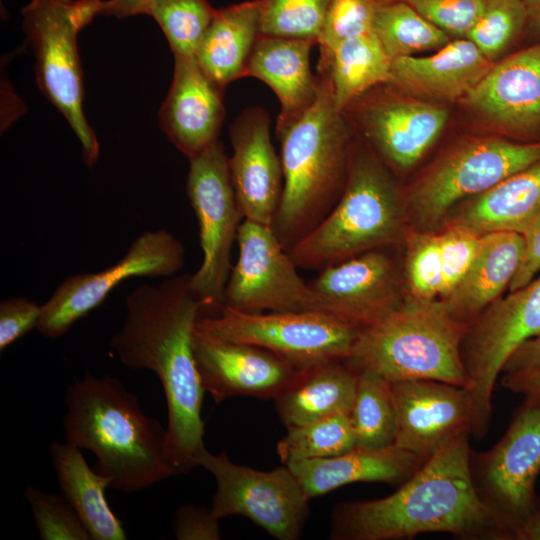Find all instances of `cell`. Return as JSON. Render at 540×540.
I'll return each mask as SVG.
<instances>
[{"label":"cell","mask_w":540,"mask_h":540,"mask_svg":"<svg viewBox=\"0 0 540 540\" xmlns=\"http://www.w3.org/2000/svg\"><path fill=\"white\" fill-rule=\"evenodd\" d=\"M373 32L392 61L438 50L452 40L447 32L402 1L378 3Z\"/></svg>","instance_id":"cell-32"},{"label":"cell","mask_w":540,"mask_h":540,"mask_svg":"<svg viewBox=\"0 0 540 540\" xmlns=\"http://www.w3.org/2000/svg\"><path fill=\"white\" fill-rule=\"evenodd\" d=\"M438 236L442 266V292L439 299H442L457 286L471 266L481 236L454 224L443 225Z\"/></svg>","instance_id":"cell-41"},{"label":"cell","mask_w":540,"mask_h":540,"mask_svg":"<svg viewBox=\"0 0 540 540\" xmlns=\"http://www.w3.org/2000/svg\"><path fill=\"white\" fill-rule=\"evenodd\" d=\"M186 190L198 221L203 253L200 267L190 275V287L204 309L217 313L224 306L232 268L231 249L244 219L232 186L228 157L219 139L189 158Z\"/></svg>","instance_id":"cell-12"},{"label":"cell","mask_w":540,"mask_h":540,"mask_svg":"<svg viewBox=\"0 0 540 540\" xmlns=\"http://www.w3.org/2000/svg\"><path fill=\"white\" fill-rule=\"evenodd\" d=\"M316 42L260 34L247 62L245 76L266 83L279 99L276 127L295 120L316 100L319 77L310 68Z\"/></svg>","instance_id":"cell-25"},{"label":"cell","mask_w":540,"mask_h":540,"mask_svg":"<svg viewBox=\"0 0 540 540\" xmlns=\"http://www.w3.org/2000/svg\"><path fill=\"white\" fill-rule=\"evenodd\" d=\"M24 496L42 540H90L79 515L64 495L47 493L28 484Z\"/></svg>","instance_id":"cell-39"},{"label":"cell","mask_w":540,"mask_h":540,"mask_svg":"<svg viewBox=\"0 0 540 540\" xmlns=\"http://www.w3.org/2000/svg\"><path fill=\"white\" fill-rule=\"evenodd\" d=\"M524 256L523 236L498 231L481 236L478 252L457 286L440 299L467 327L509 286Z\"/></svg>","instance_id":"cell-26"},{"label":"cell","mask_w":540,"mask_h":540,"mask_svg":"<svg viewBox=\"0 0 540 540\" xmlns=\"http://www.w3.org/2000/svg\"><path fill=\"white\" fill-rule=\"evenodd\" d=\"M41 305L25 297H11L0 303V351L37 329Z\"/></svg>","instance_id":"cell-43"},{"label":"cell","mask_w":540,"mask_h":540,"mask_svg":"<svg viewBox=\"0 0 540 540\" xmlns=\"http://www.w3.org/2000/svg\"><path fill=\"white\" fill-rule=\"evenodd\" d=\"M376 0H331L317 41L320 59L342 41L373 31Z\"/></svg>","instance_id":"cell-40"},{"label":"cell","mask_w":540,"mask_h":540,"mask_svg":"<svg viewBox=\"0 0 540 540\" xmlns=\"http://www.w3.org/2000/svg\"><path fill=\"white\" fill-rule=\"evenodd\" d=\"M307 285V310L359 330L380 321L405 298L396 264L384 248L327 266Z\"/></svg>","instance_id":"cell-16"},{"label":"cell","mask_w":540,"mask_h":540,"mask_svg":"<svg viewBox=\"0 0 540 540\" xmlns=\"http://www.w3.org/2000/svg\"><path fill=\"white\" fill-rule=\"evenodd\" d=\"M404 281L408 296L439 299L442 266L438 231L408 230L405 238Z\"/></svg>","instance_id":"cell-37"},{"label":"cell","mask_w":540,"mask_h":540,"mask_svg":"<svg viewBox=\"0 0 540 540\" xmlns=\"http://www.w3.org/2000/svg\"><path fill=\"white\" fill-rule=\"evenodd\" d=\"M286 428V435L277 444L278 455L285 465L337 456L356 446L348 413Z\"/></svg>","instance_id":"cell-34"},{"label":"cell","mask_w":540,"mask_h":540,"mask_svg":"<svg viewBox=\"0 0 540 540\" xmlns=\"http://www.w3.org/2000/svg\"><path fill=\"white\" fill-rule=\"evenodd\" d=\"M519 540H540V502L524 524Z\"/></svg>","instance_id":"cell-49"},{"label":"cell","mask_w":540,"mask_h":540,"mask_svg":"<svg viewBox=\"0 0 540 540\" xmlns=\"http://www.w3.org/2000/svg\"><path fill=\"white\" fill-rule=\"evenodd\" d=\"M196 327L219 338L263 348L297 368L345 360L360 330L313 310L243 312L223 306Z\"/></svg>","instance_id":"cell-10"},{"label":"cell","mask_w":540,"mask_h":540,"mask_svg":"<svg viewBox=\"0 0 540 540\" xmlns=\"http://www.w3.org/2000/svg\"><path fill=\"white\" fill-rule=\"evenodd\" d=\"M220 519L211 508L196 504L178 507L173 520V531L178 540H219Z\"/></svg>","instance_id":"cell-44"},{"label":"cell","mask_w":540,"mask_h":540,"mask_svg":"<svg viewBox=\"0 0 540 540\" xmlns=\"http://www.w3.org/2000/svg\"><path fill=\"white\" fill-rule=\"evenodd\" d=\"M207 0H153L145 14L165 34L174 57L195 56L215 13Z\"/></svg>","instance_id":"cell-35"},{"label":"cell","mask_w":540,"mask_h":540,"mask_svg":"<svg viewBox=\"0 0 540 540\" xmlns=\"http://www.w3.org/2000/svg\"><path fill=\"white\" fill-rule=\"evenodd\" d=\"M524 2L528 13V23L540 30V0H524Z\"/></svg>","instance_id":"cell-50"},{"label":"cell","mask_w":540,"mask_h":540,"mask_svg":"<svg viewBox=\"0 0 540 540\" xmlns=\"http://www.w3.org/2000/svg\"><path fill=\"white\" fill-rule=\"evenodd\" d=\"M540 368V336L522 344L507 360L502 373H520Z\"/></svg>","instance_id":"cell-47"},{"label":"cell","mask_w":540,"mask_h":540,"mask_svg":"<svg viewBox=\"0 0 540 540\" xmlns=\"http://www.w3.org/2000/svg\"><path fill=\"white\" fill-rule=\"evenodd\" d=\"M101 8L102 0H31L22 9L23 30L34 49L37 85L71 126L87 166L96 162L100 148L83 112L77 37Z\"/></svg>","instance_id":"cell-7"},{"label":"cell","mask_w":540,"mask_h":540,"mask_svg":"<svg viewBox=\"0 0 540 540\" xmlns=\"http://www.w3.org/2000/svg\"><path fill=\"white\" fill-rule=\"evenodd\" d=\"M494 63L467 38H456L432 55L394 59L386 84L407 97L462 100Z\"/></svg>","instance_id":"cell-23"},{"label":"cell","mask_w":540,"mask_h":540,"mask_svg":"<svg viewBox=\"0 0 540 540\" xmlns=\"http://www.w3.org/2000/svg\"><path fill=\"white\" fill-rule=\"evenodd\" d=\"M350 418L356 446L395 445L397 420L390 382L372 372H359Z\"/></svg>","instance_id":"cell-33"},{"label":"cell","mask_w":540,"mask_h":540,"mask_svg":"<svg viewBox=\"0 0 540 540\" xmlns=\"http://www.w3.org/2000/svg\"><path fill=\"white\" fill-rule=\"evenodd\" d=\"M390 386L397 447L427 460L451 440L471 435L473 404L468 388L435 380L390 382Z\"/></svg>","instance_id":"cell-19"},{"label":"cell","mask_w":540,"mask_h":540,"mask_svg":"<svg viewBox=\"0 0 540 540\" xmlns=\"http://www.w3.org/2000/svg\"><path fill=\"white\" fill-rule=\"evenodd\" d=\"M540 336V273L523 287L489 305L466 329L461 355L470 384L471 436L489 430L495 383L510 356Z\"/></svg>","instance_id":"cell-11"},{"label":"cell","mask_w":540,"mask_h":540,"mask_svg":"<svg viewBox=\"0 0 540 540\" xmlns=\"http://www.w3.org/2000/svg\"><path fill=\"white\" fill-rule=\"evenodd\" d=\"M527 24L528 13L524 0H487L465 38L494 61Z\"/></svg>","instance_id":"cell-38"},{"label":"cell","mask_w":540,"mask_h":540,"mask_svg":"<svg viewBox=\"0 0 540 540\" xmlns=\"http://www.w3.org/2000/svg\"><path fill=\"white\" fill-rule=\"evenodd\" d=\"M466 329L440 299L407 295L387 316L360 330L343 361L357 373L372 372L389 382L435 380L468 388L461 355Z\"/></svg>","instance_id":"cell-5"},{"label":"cell","mask_w":540,"mask_h":540,"mask_svg":"<svg viewBox=\"0 0 540 540\" xmlns=\"http://www.w3.org/2000/svg\"><path fill=\"white\" fill-rule=\"evenodd\" d=\"M230 139L228 166L242 216L272 226L283 192V169L272 144L267 111L260 107L243 111L230 128Z\"/></svg>","instance_id":"cell-20"},{"label":"cell","mask_w":540,"mask_h":540,"mask_svg":"<svg viewBox=\"0 0 540 540\" xmlns=\"http://www.w3.org/2000/svg\"><path fill=\"white\" fill-rule=\"evenodd\" d=\"M174 58L173 79L159 118L166 136L189 159L219 139L223 89L204 73L195 56Z\"/></svg>","instance_id":"cell-21"},{"label":"cell","mask_w":540,"mask_h":540,"mask_svg":"<svg viewBox=\"0 0 540 540\" xmlns=\"http://www.w3.org/2000/svg\"><path fill=\"white\" fill-rule=\"evenodd\" d=\"M193 350L202 386L216 402L241 395L275 399L303 370L263 348L225 340L196 326Z\"/></svg>","instance_id":"cell-18"},{"label":"cell","mask_w":540,"mask_h":540,"mask_svg":"<svg viewBox=\"0 0 540 540\" xmlns=\"http://www.w3.org/2000/svg\"><path fill=\"white\" fill-rule=\"evenodd\" d=\"M408 222L404 195L389 168L373 151L354 150L337 203L288 253L298 267L321 271L401 242Z\"/></svg>","instance_id":"cell-6"},{"label":"cell","mask_w":540,"mask_h":540,"mask_svg":"<svg viewBox=\"0 0 540 540\" xmlns=\"http://www.w3.org/2000/svg\"><path fill=\"white\" fill-rule=\"evenodd\" d=\"M197 463L216 480L211 510L217 518L245 516L279 540L301 536L309 499L287 465L260 471L232 462L225 452L212 454L206 448Z\"/></svg>","instance_id":"cell-13"},{"label":"cell","mask_w":540,"mask_h":540,"mask_svg":"<svg viewBox=\"0 0 540 540\" xmlns=\"http://www.w3.org/2000/svg\"><path fill=\"white\" fill-rule=\"evenodd\" d=\"M239 255L231 268L224 305L251 313L307 310L308 285L272 226L243 220Z\"/></svg>","instance_id":"cell-15"},{"label":"cell","mask_w":540,"mask_h":540,"mask_svg":"<svg viewBox=\"0 0 540 540\" xmlns=\"http://www.w3.org/2000/svg\"><path fill=\"white\" fill-rule=\"evenodd\" d=\"M153 0H108L102 1L101 14L116 16L118 18L145 14Z\"/></svg>","instance_id":"cell-48"},{"label":"cell","mask_w":540,"mask_h":540,"mask_svg":"<svg viewBox=\"0 0 540 540\" xmlns=\"http://www.w3.org/2000/svg\"><path fill=\"white\" fill-rule=\"evenodd\" d=\"M343 113L352 116L381 161L398 171L410 169L422 158L449 117L442 105L391 93L367 100L360 96Z\"/></svg>","instance_id":"cell-17"},{"label":"cell","mask_w":540,"mask_h":540,"mask_svg":"<svg viewBox=\"0 0 540 540\" xmlns=\"http://www.w3.org/2000/svg\"><path fill=\"white\" fill-rule=\"evenodd\" d=\"M261 0L215 10L195 58L220 88L245 76L251 51L260 36Z\"/></svg>","instance_id":"cell-28"},{"label":"cell","mask_w":540,"mask_h":540,"mask_svg":"<svg viewBox=\"0 0 540 540\" xmlns=\"http://www.w3.org/2000/svg\"><path fill=\"white\" fill-rule=\"evenodd\" d=\"M458 205L443 225H458L479 236L498 231L522 234L540 210V161Z\"/></svg>","instance_id":"cell-27"},{"label":"cell","mask_w":540,"mask_h":540,"mask_svg":"<svg viewBox=\"0 0 540 540\" xmlns=\"http://www.w3.org/2000/svg\"><path fill=\"white\" fill-rule=\"evenodd\" d=\"M53 467L60 489L94 540H125V529L110 508L105 491L110 480L90 468L81 449L53 441L50 445Z\"/></svg>","instance_id":"cell-30"},{"label":"cell","mask_w":540,"mask_h":540,"mask_svg":"<svg viewBox=\"0 0 540 540\" xmlns=\"http://www.w3.org/2000/svg\"><path fill=\"white\" fill-rule=\"evenodd\" d=\"M470 434L439 448L398 489L383 498L338 504L333 540H396L449 533L463 540H500L469 474Z\"/></svg>","instance_id":"cell-2"},{"label":"cell","mask_w":540,"mask_h":540,"mask_svg":"<svg viewBox=\"0 0 540 540\" xmlns=\"http://www.w3.org/2000/svg\"><path fill=\"white\" fill-rule=\"evenodd\" d=\"M500 382L509 391L522 395L524 400L540 404V368L520 373H503Z\"/></svg>","instance_id":"cell-46"},{"label":"cell","mask_w":540,"mask_h":540,"mask_svg":"<svg viewBox=\"0 0 540 540\" xmlns=\"http://www.w3.org/2000/svg\"><path fill=\"white\" fill-rule=\"evenodd\" d=\"M314 103L288 124L276 127L283 192L272 228L290 248L332 210L344 189L353 155L349 121L335 102L325 72H318Z\"/></svg>","instance_id":"cell-4"},{"label":"cell","mask_w":540,"mask_h":540,"mask_svg":"<svg viewBox=\"0 0 540 540\" xmlns=\"http://www.w3.org/2000/svg\"><path fill=\"white\" fill-rule=\"evenodd\" d=\"M391 66L392 60L371 31L340 42L327 57L319 59L318 72L328 75L334 102L343 112L365 92L388 83Z\"/></svg>","instance_id":"cell-31"},{"label":"cell","mask_w":540,"mask_h":540,"mask_svg":"<svg viewBox=\"0 0 540 540\" xmlns=\"http://www.w3.org/2000/svg\"><path fill=\"white\" fill-rule=\"evenodd\" d=\"M463 102L511 133L540 124V43L494 63Z\"/></svg>","instance_id":"cell-22"},{"label":"cell","mask_w":540,"mask_h":540,"mask_svg":"<svg viewBox=\"0 0 540 540\" xmlns=\"http://www.w3.org/2000/svg\"><path fill=\"white\" fill-rule=\"evenodd\" d=\"M426 460L397 447L355 446L337 456L288 464L310 500L355 482H381L400 486L411 478Z\"/></svg>","instance_id":"cell-24"},{"label":"cell","mask_w":540,"mask_h":540,"mask_svg":"<svg viewBox=\"0 0 540 540\" xmlns=\"http://www.w3.org/2000/svg\"><path fill=\"white\" fill-rule=\"evenodd\" d=\"M521 235L524 239L523 261L510 283L509 292L523 287L540 273V210Z\"/></svg>","instance_id":"cell-45"},{"label":"cell","mask_w":540,"mask_h":540,"mask_svg":"<svg viewBox=\"0 0 540 540\" xmlns=\"http://www.w3.org/2000/svg\"><path fill=\"white\" fill-rule=\"evenodd\" d=\"M539 161L540 141H464L440 157L404 195L408 221L419 230L436 231L455 206Z\"/></svg>","instance_id":"cell-8"},{"label":"cell","mask_w":540,"mask_h":540,"mask_svg":"<svg viewBox=\"0 0 540 540\" xmlns=\"http://www.w3.org/2000/svg\"><path fill=\"white\" fill-rule=\"evenodd\" d=\"M331 0H261L262 35L305 39L320 36Z\"/></svg>","instance_id":"cell-36"},{"label":"cell","mask_w":540,"mask_h":540,"mask_svg":"<svg viewBox=\"0 0 540 540\" xmlns=\"http://www.w3.org/2000/svg\"><path fill=\"white\" fill-rule=\"evenodd\" d=\"M185 249L171 232L144 231L115 264L98 272L67 277L41 305L37 326L50 339L63 336L74 323L94 310L109 293L132 277H170L184 266Z\"/></svg>","instance_id":"cell-14"},{"label":"cell","mask_w":540,"mask_h":540,"mask_svg":"<svg viewBox=\"0 0 540 540\" xmlns=\"http://www.w3.org/2000/svg\"><path fill=\"white\" fill-rule=\"evenodd\" d=\"M469 474L475 493L488 510L500 540H519L540 502V404L524 400L507 430L490 449H470Z\"/></svg>","instance_id":"cell-9"},{"label":"cell","mask_w":540,"mask_h":540,"mask_svg":"<svg viewBox=\"0 0 540 540\" xmlns=\"http://www.w3.org/2000/svg\"><path fill=\"white\" fill-rule=\"evenodd\" d=\"M66 442L92 452L94 469L123 492L146 489L175 472L167 457V428L144 413L117 378L86 372L65 393Z\"/></svg>","instance_id":"cell-3"},{"label":"cell","mask_w":540,"mask_h":540,"mask_svg":"<svg viewBox=\"0 0 540 540\" xmlns=\"http://www.w3.org/2000/svg\"><path fill=\"white\" fill-rule=\"evenodd\" d=\"M378 3L402 1L451 37L465 38L487 0H376Z\"/></svg>","instance_id":"cell-42"},{"label":"cell","mask_w":540,"mask_h":540,"mask_svg":"<svg viewBox=\"0 0 540 540\" xmlns=\"http://www.w3.org/2000/svg\"><path fill=\"white\" fill-rule=\"evenodd\" d=\"M358 373L343 360L302 370L297 380L276 397V410L286 427L310 423L339 413L350 414Z\"/></svg>","instance_id":"cell-29"},{"label":"cell","mask_w":540,"mask_h":540,"mask_svg":"<svg viewBox=\"0 0 540 540\" xmlns=\"http://www.w3.org/2000/svg\"><path fill=\"white\" fill-rule=\"evenodd\" d=\"M126 317L110 346L130 369H147L159 378L167 405V457L175 475L198 467L206 448L201 383L193 350V331L204 310L190 287V275L144 284L128 294Z\"/></svg>","instance_id":"cell-1"}]
</instances>
